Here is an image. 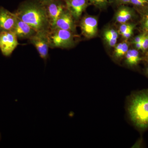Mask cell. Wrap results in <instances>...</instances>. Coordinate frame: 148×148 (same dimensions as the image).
I'll use <instances>...</instances> for the list:
<instances>
[{
  "instance_id": "obj_1",
  "label": "cell",
  "mask_w": 148,
  "mask_h": 148,
  "mask_svg": "<svg viewBox=\"0 0 148 148\" xmlns=\"http://www.w3.org/2000/svg\"><path fill=\"white\" fill-rule=\"evenodd\" d=\"M127 110L132 125L138 130L148 129V89L132 93L127 99Z\"/></svg>"
},
{
  "instance_id": "obj_2",
  "label": "cell",
  "mask_w": 148,
  "mask_h": 148,
  "mask_svg": "<svg viewBox=\"0 0 148 148\" xmlns=\"http://www.w3.org/2000/svg\"><path fill=\"white\" fill-rule=\"evenodd\" d=\"M14 13L36 32H49L51 30L45 5L42 3H25Z\"/></svg>"
},
{
  "instance_id": "obj_3",
  "label": "cell",
  "mask_w": 148,
  "mask_h": 148,
  "mask_svg": "<svg viewBox=\"0 0 148 148\" xmlns=\"http://www.w3.org/2000/svg\"><path fill=\"white\" fill-rule=\"evenodd\" d=\"M74 32L59 29H52L49 32V45L51 48L66 49L73 47L75 44Z\"/></svg>"
},
{
  "instance_id": "obj_4",
  "label": "cell",
  "mask_w": 148,
  "mask_h": 148,
  "mask_svg": "<svg viewBox=\"0 0 148 148\" xmlns=\"http://www.w3.org/2000/svg\"><path fill=\"white\" fill-rule=\"evenodd\" d=\"M49 31L37 32L29 40L30 43L36 49L40 58L45 61L49 58V49L50 48L49 38Z\"/></svg>"
},
{
  "instance_id": "obj_5",
  "label": "cell",
  "mask_w": 148,
  "mask_h": 148,
  "mask_svg": "<svg viewBox=\"0 0 148 148\" xmlns=\"http://www.w3.org/2000/svg\"><path fill=\"white\" fill-rule=\"evenodd\" d=\"M18 45V38L13 31L0 32V50L3 55L10 56Z\"/></svg>"
},
{
  "instance_id": "obj_6",
  "label": "cell",
  "mask_w": 148,
  "mask_h": 148,
  "mask_svg": "<svg viewBox=\"0 0 148 148\" xmlns=\"http://www.w3.org/2000/svg\"><path fill=\"white\" fill-rule=\"evenodd\" d=\"M17 21V16L3 8H0V32L13 31Z\"/></svg>"
},
{
  "instance_id": "obj_7",
  "label": "cell",
  "mask_w": 148,
  "mask_h": 148,
  "mask_svg": "<svg viewBox=\"0 0 148 148\" xmlns=\"http://www.w3.org/2000/svg\"><path fill=\"white\" fill-rule=\"evenodd\" d=\"M98 20L95 17L85 16L80 23L82 34L88 38L95 36L98 32Z\"/></svg>"
},
{
  "instance_id": "obj_8",
  "label": "cell",
  "mask_w": 148,
  "mask_h": 148,
  "mask_svg": "<svg viewBox=\"0 0 148 148\" xmlns=\"http://www.w3.org/2000/svg\"><path fill=\"white\" fill-rule=\"evenodd\" d=\"M47 12L50 24L51 29L55 26L56 21L62 12L66 9L61 3L52 0L46 4ZM45 4V5H46Z\"/></svg>"
},
{
  "instance_id": "obj_9",
  "label": "cell",
  "mask_w": 148,
  "mask_h": 148,
  "mask_svg": "<svg viewBox=\"0 0 148 148\" xmlns=\"http://www.w3.org/2000/svg\"><path fill=\"white\" fill-rule=\"evenodd\" d=\"M74 19L75 18L72 14L66 8L58 17L55 26L52 29H64L75 33L76 31V26Z\"/></svg>"
},
{
  "instance_id": "obj_10",
  "label": "cell",
  "mask_w": 148,
  "mask_h": 148,
  "mask_svg": "<svg viewBox=\"0 0 148 148\" xmlns=\"http://www.w3.org/2000/svg\"><path fill=\"white\" fill-rule=\"evenodd\" d=\"M66 8L75 19L81 17L88 6L86 0H66Z\"/></svg>"
},
{
  "instance_id": "obj_11",
  "label": "cell",
  "mask_w": 148,
  "mask_h": 148,
  "mask_svg": "<svg viewBox=\"0 0 148 148\" xmlns=\"http://www.w3.org/2000/svg\"><path fill=\"white\" fill-rule=\"evenodd\" d=\"M13 32L20 39H28L35 34L37 32L29 24L17 17V21Z\"/></svg>"
},
{
  "instance_id": "obj_12",
  "label": "cell",
  "mask_w": 148,
  "mask_h": 148,
  "mask_svg": "<svg viewBox=\"0 0 148 148\" xmlns=\"http://www.w3.org/2000/svg\"><path fill=\"white\" fill-rule=\"evenodd\" d=\"M125 58V64L130 67L137 66L142 60L138 50L135 49H128Z\"/></svg>"
},
{
  "instance_id": "obj_13",
  "label": "cell",
  "mask_w": 148,
  "mask_h": 148,
  "mask_svg": "<svg viewBox=\"0 0 148 148\" xmlns=\"http://www.w3.org/2000/svg\"><path fill=\"white\" fill-rule=\"evenodd\" d=\"M132 11L130 10L127 8H123L117 12L116 18L117 22L122 24L126 23L132 18Z\"/></svg>"
},
{
  "instance_id": "obj_14",
  "label": "cell",
  "mask_w": 148,
  "mask_h": 148,
  "mask_svg": "<svg viewBox=\"0 0 148 148\" xmlns=\"http://www.w3.org/2000/svg\"><path fill=\"white\" fill-rule=\"evenodd\" d=\"M104 38L110 46L113 47L116 45L118 38L117 32L113 29L106 30L104 33Z\"/></svg>"
},
{
  "instance_id": "obj_15",
  "label": "cell",
  "mask_w": 148,
  "mask_h": 148,
  "mask_svg": "<svg viewBox=\"0 0 148 148\" xmlns=\"http://www.w3.org/2000/svg\"><path fill=\"white\" fill-rule=\"evenodd\" d=\"M130 3L138 7L148 8V1L146 0H130Z\"/></svg>"
},
{
  "instance_id": "obj_16",
  "label": "cell",
  "mask_w": 148,
  "mask_h": 148,
  "mask_svg": "<svg viewBox=\"0 0 148 148\" xmlns=\"http://www.w3.org/2000/svg\"><path fill=\"white\" fill-rule=\"evenodd\" d=\"M134 26L132 24H126V23L122 24L119 28V33L121 35L128 32L131 29H134Z\"/></svg>"
},
{
  "instance_id": "obj_17",
  "label": "cell",
  "mask_w": 148,
  "mask_h": 148,
  "mask_svg": "<svg viewBox=\"0 0 148 148\" xmlns=\"http://www.w3.org/2000/svg\"><path fill=\"white\" fill-rule=\"evenodd\" d=\"M92 4L98 7H103L105 6L108 3V0H89Z\"/></svg>"
},
{
  "instance_id": "obj_18",
  "label": "cell",
  "mask_w": 148,
  "mask_h": 148,
  "mask_svg": "<svg viewBox=\"0 0 148 148\" xmlns=\"http://www.w3.org/2000/svg\"><path fill=\"white\" fill-rule=\"evenodd\" d=\"M148 49V35L147 34H144L143 41H142V50L143 51Z\"/></svg>"
},
{
  "instance_id": "obj_19",
  "label": "cell",
  "mask_w": 148,
  "mask_h": 148,
  "mask_svg": "<svg viewBox=\"0 0 148 148\" xmlns=\"http://www.w3.org/2000/svg\"><path fill=\"white\" fill-rule=\"evenodd\" d=\"M143 24L144 29L148 31V12L143 16Z\"/></svg>"
},
{
  "instance_id": "obj_20",
  "label": "cell",
  "mask_w": 148,
  "mask_h": 148,
  "mask_svg": "<svg viewBox=\"0 0 148 148\" xmlns=\"http://www.w3.org/2000/svg\"><path fill=\"white\" fill-rule=\"evenodd\" d=\"M133 30H134V29H131V30H129L128 32H125V33H124V34H123L121 35L125 38H129L131 36L132 34H133Z\"/></svg>"
},
{
  "instance_id": "obj_21",
  "label": "cell",
  "mask_w": 148,
  "mask_h": 148,
  "mask_svg": "<svg viewBox=\"0 0 148 148\" xmlns=\"http://www.w3.org/2000/svg\"><path fill=\"white\" fill-rule=\"evenodd\" d=\"M144 34H142L139 35L135 37V38L133 40V43L135 44L137 43H139L141 42L143 40V37H144Z\"/></svg>"
},
{
  "instance_id": "obj_22",
  "label": "cell",
  "mask_w": 148,
  "mask_h": 148,
  "mask_svg": "<svg viewBox=\"0 0 148 148\" xmlns=\"http://www.w3.org/2000/svg\"><path fill=\"white\" fill-rule=\"evenodd\" d=\"M143 41V40H142ZM135 47L137 50H142V41L141 42L135 44Z\"/></svg>"
},
{
  "instance_id": "obj_23",
  "label": "cell",
  "mask_w": 148,
  "mask_h": 148,
  "mask_svg": "<svg viewBox=\"0 0 148 148\" xmlns=\"http://www.w3.org/2000/svg\"><path fill=\"white\" fill-rule=\"evenodd\" d=\"M118 1L122 3H130V0H118Z\"/></svg>"
},
{
  "instance_id": "obj_24",
  "label": "cell",
  "mask_w": 148,
  "mask_h": 148,
  "mask_svg": "<svg viewBox=\"0 0 148 148\" xmlns=\"http://www.w3.org/2000/svg\"><path fill=\"white\" fill-rule=\"evenodd\" d=\"M51 1H52V0H41V3H42L43 4L45 5L46 4L49 2Z\"/></svg>"
},
{
  "instance_id": "obj_25",
  "label": "cell",
  "mask_w": 148,
  "mask_h": 148,
  "mask_svg": "<svg viewBox=\"0 0 148 148\" xmlns=\"http://www.w3.org/2000/svg\"><path fill=\"white\" fill-rule=\"evenodd\" d=\"M146 73H147V74L148 76V67L147 68V70H146Z\"/></svg>"
},
{
  "instance_id": "obj_26",
  "label": "cell",
  "mask_w": 148,
  "mask_h": 148,
  "mask_svg": "<svg viewBox=\"0 0 148 148\" xmlns=\"http://www.w3.org/2000/svg\"><path fill=\"white\" fill-rule=\"evenodd\" d=\"M146 1H148V0H146Z\"/></svg>"
},
{
  "instance_id": "obj_27",
  "label": "cell",
  "mask_w": 148,
  "mask_h": 148,
  "mask_svg": "<svg viewBox=\"0 0 148 148\" xmlns=\"http://www.w3.org/2000/svg\"></svg>"
}]
</instances>
